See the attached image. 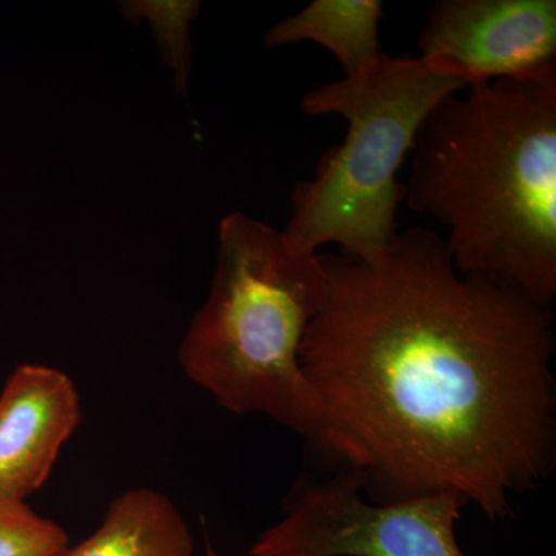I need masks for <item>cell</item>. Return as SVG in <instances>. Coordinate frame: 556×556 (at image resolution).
Wrapping results in <instances>:
<instances>
[{
	"mask_svg": "<svg viewBox=\"0 0 556 556\" xmlns=\"http://www.w3.org/2000/svg\"><path fill=\"white\" fill-rule=\"evenodd\" d=\"M80 422L73 380L47 365H21L0 393V497L25 503L49 479Z\"/></svg>",
	"mask_w": 556,
	"mask_h": 556,
	"instance_id": "7",
	"label": "cell"
},
{
	"mask_svg": "<svg viewBox=\"0 0 556 556\" xmlns=\"http://www.w3.org/2000/svg\"><path fill=\"white\" fill-rule=\"evenodd\" d=\"M420 60L467 87L556 76L555 0H439L417 39Z\"/></svg>",
	"mask_w": 556,
	"mask_h": 556,
	"instance_id": "6",
	"label": "cell"
},
{
	"mask_svg": "<svg viewBox=\"0 0 556 556\" xmlns=\"http://www.w3.org/2000/svg\"><path fill=\"white\" fill-rule=\"evenodd\" d=\"M364 482L338 468L305 473L289 489L283 517L249 548V556H467L456 525L467 497L438 492L375 503Z\"/></svg>",
	"mask_w": 556,
	"mask_h": 556,
	"instance_id": "5",
	"label": "cell"
},
{
	"mask_svg": "<svg viewBox=\"0 0 556 556\" xmlns=\"http://www.w3.org/2000/svg\"><path fill=\"white\" fill-rule=\"evenodd\" d=\"M320 258L327 299L300 346L311 444L375 503L453 490L490 521L510 517L556 466L552 309L460 274L422 228Z\"/></svg>",
	"mask_w": 556,
	"mask_h": 556,
	"instance_id": "1",
	"label": "cell"
},
{
	"mask_svg": "<svg viewBox=\"0 0 556 556\" xmlns=\"http://www.w3.org/2000/svg\"><path fill=\"white\" fill-rule=\"evenodd\" d=\"M327 291L320 255L241 212L228 215L211 292L179 346L182 371L233 415L268 416L308 438L318 402L300 346Z\"/></svg>",
	"mask_w": 556,
	"mask_h": 556,
	"instance_id": "3",
	"label": "cell"
},
{
	"mask_svg": "<svg viewBox=\"0 0 556 556\" xmlns=\"http://www.w3.org/2000/svg\"><path fill=\"white\" fill-rule=\"evenodd\" d=\"M204 556H222L218 554L217 548L214 547V544L211 543L208 536H206V544H204Z\"/></svg>",
	"mask_w": 556,
	"mask_h": 556,
	"instance_id": "12",
	"label": "cell"
},
{
	"mask_svg": "<svg viewBox=\"0 0 556 556\" xmlns=\"http://www.w3.org/2000/svg\"><path fill=\"white\" fill-rule=\"evenodd\" d=\"M405 203L445 229L460 274L548 306L556 295V76L442 101L417 134Z\"/></svg>",
	"mask_w": 556,
	"mask_h": 556,
	"instance_id": "2",
	"label": "cell"
},
{
	"mask_svg": "<svg viewBox=\"0 0 556 556\" xmlns=\"http://www.w3.org/2000/svg\"><path fill=\"white\" fill-rule=\"evenodd\" d=\"M466 89L420 58L383 53L364 73L306 93V115L343 116L348 130L342 144L325 153L314 177L295 186L291 218L281 230L285 240L313 254L325 244H339L342 254L356 258L390 244L405 200L399 170L427 116Z\"/></svg>",
	"mask_w": 556,
	"mask_h": 556,
	"instance_id": "4",
	"label": "cell"
},
{
	"mask_svg": "<svg viewBox=\"0 0 556 556\" xmlns=\"http://www.w3.org/2000/svg\"><path fill=\"white\" fill-rule=\"evenodd\" d=\"M379 0H314L294 16L277 22L265 35L266 49L316 42L339 61L343 75L356 76L382 56Z\"/></svg>",
	"mask_w": 556,
	"mask_h": 556,
	"instance_id": "9",
	"label": "cell"
},
{
	"mask_svg": "<svg viewBox=\"0 0 556 556\" xmlns=\"http://www.w3.org/2000/svg\"><path fill=\"white\" fill-rule=\"evenodd\" d=\"M62 556H195V544L169 497L138 486L113 500L100 527Z\"/></svg>",
	"mask_w": 556,
	"mask_h": 556,
	"instance_id": "8",
	"label": "cell"
},
{
	"mask_svg": "<svg viewBox=\"0 0 556 556\" xmlns=\"http://www.w3.org/2000/svg\"><path fill=\"white\" fill-rule=\"evenodd\" d=\"M68 535L25 503L0 497V556H62Z\"/></svg>",
	"mask_w": 556,
	"mask_h": 556,
	"instance_id": "10",
	"label": "cell"
},
{
	"mask_svg": "<svg viewBox=\"0 0 556 556\" xmlns=\"http://www.w3.org/2000/svg\"><path fill=\"white\" fill-rule=\"evenodd\" d=\"M200 9V2H129L124 7L130 20L144 17L152 25L164 60L175 70L179 93L188 87L189 24Z\"/></svg>",
	"mask_w": 556,
	"mask_h": 556,
	"instance_id": "11",
	"label": "cell"
}]
</instances>
